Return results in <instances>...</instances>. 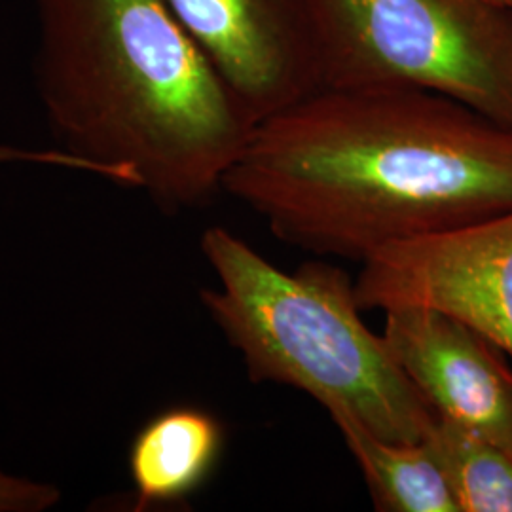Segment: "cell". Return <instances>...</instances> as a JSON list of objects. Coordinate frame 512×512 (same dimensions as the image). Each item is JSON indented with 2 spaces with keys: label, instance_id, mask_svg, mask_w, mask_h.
<instances>
[{
  "label": "cell",
  "instance_id": "6da1fadb",
  "mask_svg": "<svg viewBox=\"0 0 512 512\" xmlns=\"http://www.w3.org/2000/svg\"><path fill=\"white\" fill-rule=\"evenodd\" d=\"M222 192L296 249L363 264L512 211V128L427 90L325 86L256 124Z\"/></svg>",
  "mask_w": 512,
  "mask_h": 512
},
{
  "label": "cell",
  "instance_id": "7a4b0ae2",
  "mask_svg": "<svg viewBox=\"0 0 512 512\" xmlns=\"http://www.w3.org/2000/svg\"><path fill=\"white\" fill-rule=\"evenodd\" d=\"M57 147L165 213L213 202L255 120L167 0H33Z\"/></svg>",
  "mask_w": 512,
  "mask_h": 512
},
{
  "label": "cell",
  "instance_id": "3957f363",
  "mask_svg": "<svg viewBox=\"0 0 512 512\" xmlns=\"http://www.w3.org/2000/svg\"><path fill=\"white\" fill-rule=\"evenodd\" d=\"M200 249L217 275L200 291L203 308L253 384L308 393L385 440L425 439L437 412L366 327L348 272L329 262L283 272L222 226L203 232Z\"/></svg>",
  "mask_w": 512,
  "mask_h": 512
},
{
  "label": "cell",
  "instance_id": "277c9868",
  "mask_svg": "<svg viewBox=\"0 0 512 512\" xmlns=\"http://www.w3.org/2000/svg\"><path fill=\"white\" fill-rule=\"evenodd\" d=\"M321 88L406 86L512 128V8L486 0H313Z\"/></svg>",
  "mask_w": 512,
  "mask_h": 512
},
{
  "label": "cell",
  "instance_id": "5b68a950",
  "mask_svg": "<svg viewBox=\"0 0 512 512\" xmlns=\"http://www.w3.org/2000/svg\"><path fill=\"white\" fill-rule=\"evenodd\" d=\"M355 300L363 311L444 313L512 365V211L387 245L363 262Z\"/></svg>",
  "mask_w": 512,
  "mask_h": 512
},
{
  "label": "cell",
  "instance_id": "8992f818",
  "mask_svg": "<svg viewBox=\"0 0 512 512\" xmlns=\"http://www.w3.org/2000/svg\"><path fill=\"white\" fill-rule=\"evenodd\" d=\"M258 124L321 88L313 0H167Z\"/></svg>",
  "mask_w": 512,
  "mask_h": 512
},
{
  "label": "cell",
  "instance_id": "52a82bcc",
  "mask_svg": "<svg viewBox=\"0 0 512 512\" xmlns=\"http://www.w3.org/2000/svg\"><path fill=\"white\" fill-rule=\"evenodd\" d=\"M384 315L385 344L427 404L512 456L511 361L439 311L395 308Z\"/></svg>",
  "mask_w": 512,
  "mask_h": 512
},
{
  "label": "cell",
  "instance_id": "ba28073f",
  "mask_svg": "<svg viewBox=\"0 0 512 512\" xmlns=\"http://www.w3.org/2000/svg\"><path fill=\"white\" fill-rule=\"evenodd\" d=\"M224 446L220 421L194 406H177L148 420L131 442L128 469L133 509L181 503L211 476Z\"/></svg>",
  "mask_w": 512,
  "mask_h": 512
},
{
  "label": "cell",
  "instance_id": "9c48e42d",
  "mask_svg": "<svg viewBox=\"0 0 512 512\" xmlns=\"http://www.w3.org/2000/svg\"><path fill=\"white\" fill-rule=\"evenodd\" d=\"M382 512H459L439 461L425 440L393 442L374 435L348 410H330Z\"/></svg>",
  "mask_w": 512,
  "mask_h": 512
},
{
  "label": "cell",
  "instance_id": "30bf717a",
  "mask_svg": "<svg viewBox=\"0 0 512 512\" xmlns=\"http://www.w3.org/2000/svg\"><path fill=\"white\" fill-rule=\"evenodd\" d=\"M425 442L459 512H512V456L492 440L435 416Z\"/></svg>",
  "mask_w": 512,
  "mask_h": 512
},
{
  "label": "cell",
  "instance_id": "8fae6325",
  "mask_svg": "<svg viewBox=\"0 0 512 512\" xmlns=\"http://www.w3.org/2000/svg\"><path fill=\"white\" fill-rule=\"evenodd\" d=\"M61 503V490L29 476L0 469V512H48Z\"/></svg>",
  "mask_w": 512,
  "mask_h": 512
},
{
  "label": "cell",
  "instance_id": "7c38bea8",
  "mask_svg": "<svg viewBox=\"0 0 512 512\" xmlns=\"http://www.w3.org/2000/svg\"><path fill=\"white\" fill-rule=\"evenodd\" d=\"M48 165V167H61L69 171H80L95 175L90 164L82 162L80 158L71 156L59 148H25L12 147L0 143V165Z\"/></svg>",
  "mask_w": 512,
  "mask_h": 512
},
{
  "label": "cell",
  "instance_id": "4fadbf2b",
  "mask_svg": "<svg viewBox=\"0 0 512 512\" xmlns=\"http://www.w3.org/2000/svg\"><path fill=\"white\" fill-rule=\"evenodd\" d=\"M486 2L499 6V8H512V0H486Z\"/></svg>",
  "mask_w": 512,
  "mask_h": 512
}]
</instances>
